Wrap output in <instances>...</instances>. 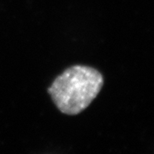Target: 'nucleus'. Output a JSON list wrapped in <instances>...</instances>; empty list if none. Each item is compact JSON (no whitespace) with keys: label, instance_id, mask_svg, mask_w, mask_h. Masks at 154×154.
Returning <instances> with one entry per match:
<instances>
[{"label":"nucleus","instance_id":"f257e3e1","mask_svg":"<svg viewBox=\"0 0 154 154\" xmlns=\"http://www.w3.org/2000/svg\"><path fill=\"white\" fill-rule=\"evenodd\" d=\"M104 83V76L98 69L74 65L56 78L48 88V94L62 113L75 116L92 104Z\"/></svg>","mask_w":154,"mask_h":154}]
</instances>
